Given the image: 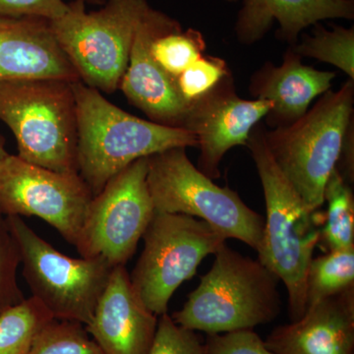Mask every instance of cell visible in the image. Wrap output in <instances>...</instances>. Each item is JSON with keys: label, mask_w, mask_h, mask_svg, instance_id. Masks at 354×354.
Segmentation results:
<instances>
[{"label": "cell", "mask_w": 354, "mask_h": 354, "mask_svg": "<svg viewBox=\"0 0 354 354\" xmlns=\"http://www.w3.org/2000/svg\"><path fill=\"white\" fill-rule=\"evenodd\" d=\"M78 127V174L97 195L128 165L174 148L198 147L180 127L142 120L111 104L100 91L73 82Z\"/></svg>", "instance_id": "obj_1"}, {"label": "cell", "mask_w": 354, "mask_h": 354, "mask_svg": "<svg viewBox=\"0 0 354 354\" xmlns=\"http://www.w3.org/2000/svg\"><path fill=\"white\" fill-rule=\"evenodd\" d=\"M256 125L246 147L259 174L266 203V220L258 259L286 286L291 322L306 311V277L320 241L315 213L293 188L274 158Z\"/></svg>", "instance_id": "obj_2"}, {"label": "cell", "mask_w": 354, "mask_h": 354, "mask_svg": "<svg viewBox=\"0 0 354 354\" xmlns=\"http://www.w3.org/2000/svg\"><path fill=\"white\" fill-rule=\"evenodd\" d=\"M211 270L179 311L171 315L185 329L207 335L253 330L281 311L279 279L259 259L223 244Z\"/></svg>", "instance_id": "obj_3"}, {"label": "cell", "mask_w": 354, "mask_h": 354, "mask_svg": "<svg viewBox=\"0 0 354 354\" xmlns=\"http://www.w3.org/2000/svg\"><path fill=\"white\" fill-rule=\"evenodd\" d=\"M0 120L12 131L18 157L64 174H78L73 82L28 79L0 83Z\"/></svg>", "instance_id": "obj_4"}, {"label": "cell", "mask_w": 354, "mask_h": 354, "mask_svg": "<svg viewBox=\"0 0 354 354\" xmlns=\"http://www.w3.org/2000/svg\"><path fill=\"white\" fill-rule=\"evenodd\" d=\"M354 80L328 91L290 127L264 129L268 149L307 208L324 205V189L337 167L344 134L353 120Z\"/></svg>", "instance_id": "obj_5"}, {"label": "cell", "mask_w": 354, "mask_h": 354, "mask_svg": "<svg viewBox=\"0 0 354 354\" xmlns=\"http://www.w3.org/2000/svg\"><path fill=\"white\" fill-rule=\"evenodd\" d=\"M59 19L50 22L53 36L81 82L106 94L120 88L138 26L150 9L148 0H106L86 11L74 0Z\"/></svg>", "instance_id": "obj_6"}, {"label": "cell", "mask_w": 354, "mask_h": 354, "mask_svg": "<svg viewBox=\"0 0 354 354\" xmlns=\"http://www.w3.org/2000/svg\"><path fill=\"white\" fill-rule=\"evenodd\" d=\"M153 208L208 223L225 239L259 250L265 220L235 191L221 187L191 162L185 148H174L148 158L147 174Z\"/></svg>", "instance_id": "obj_7"}, {"label": "cell", "mask_w": 354, "mask_h": 354, "mask_svg": "<svg viewBox=\"0 0 354 354\" xmlns=\"http://www.w3.org/2000/svg\"><path fill=\"white\" fill-rule=\"evenodd\" d=\"M32 297L55 320L88 325L113 267L101 259L72 258L37 234L21 216H6Z\"/></svg>", "instance_id": "obj_8"}, {"label": "cell", "mask_w": 354, "mask_h": 354, "mask_svg": "<svg viewBox=\"0 0 354 354\" xmlns=\"http://www.w3.org/2000/svg\"><path fill=\"white\" fill-rule=\"evenodd\" d=\"M142 239L143 251L130 279L141 301L158 317L167 313L172 295L196 274L202 261L227 241L205 221L158 212Z\"/></svg>", "instance_id": "obj_9"}, {"label": "cell", "mask_w": 354, "mask_h": 354, "mask_svg": "<svg viewBox=\"0 0 354 354\" xmlns=\"http://www.w3.org/2000/svg\"><path fill=\"white\" fill-rule=\"evenodd\" d=\"M148 158L128 165L92 201L76 249L81 257L125 266L155 215L147 183Z\"/></svg>", "instance_id": "obj_10"}, {"label": "cell", "mask_w": 354, "mask_h": 354, "mask_svg": "<svg viewBox=\"0 0 354 354\" xmlns=\"http://www.w3.org/2000/svg\"><path fill=\"white\" fill-rule=\"evenodd\" d=\"M92 191L79 174L30 164L17 155L0 162V215L38 216L76 246Z\"/></svg>", "instance_id": "obj_11"}, {"label": "cell", "mask_w": 354, "mask_h": 354, "mask_svg": "<svg viewBox=\"0 0 354 354\" xmlns=\"http://www.w3.org/2000/svg\"><path fill=\"white\" fill-rule=\"evenodd\" d=\"M272 108L270 102L239 97L232 74L192 102L183 128L196 136L198 169L213 180L220 178V165L225 153L234 147L246 146L254 127Z\"/></svg>", "instance_id": "obj_12"}, {"label": "cell", "mask_w": 354, "mask_h": 354, "mask_svg": "<svg viewBox=\"0 0 354 354\" xmlns=\"http://www.w3.org/2000/svg\"><path fill=\"white\" fill-rule=\"evenodd\" d=\"M176 22L167 14L150 7L135 34L118 90L153 122L183 128L190 106L179 94L176 79L160 68L150 50L156 37Z\"/></svg>", "instance_id": "obj_13"}, {"label": "cell", "mask_w": 354, "mask_h": 354, "mask_svg": "<svg viewBox=\"0 0 354 354\" xmlns=\"http://www.w3.org/2000/svg\"><path fill=\"white\" fill-rule=\"evenodd\" d=\"M158 320L140 299L125 266H118L85 328L106 354H148Z\"/></svg>", "instance_id": "obj_14"}, {"label": "cell", "mask_w": 354, "mask_h": 354, "mask_svg": "<svg viewBox=\"0 0 354 354\" xmlns=\"http://www.w3.org/2000/svg\"><path fill=\"white\" fill-rule=\"evenodd\" d=\"M28 79L80 81L48 21L0 16V83Z\"/></svg>", "instance_id": "obj_15"}, {"label": "cell", "mask_w": 354, "mask_h": 354, "mask_svg": "<svg viewBox=\"0 0 354 354\" xmlns=\"http://www.w3.org/2000/svg\"><path fill=\"white\" fill-rule=\"evenodd\" d=\"M265 344L277 354H354V286L279 326Z\"/></svg>", "instance_id": "obj_16"}, {"label": "cell", "mask_w": 354, "mask_h": 354, "mask_svg": "<svg viewBox=\"0 0 354 354\" xmlns=\"http://www.w3.org/2000/svg\"><path fill=\"white\" fill-rule=\"evenodd\" d=\"M301 59L290 48L279 66L267 62L251 76L248 90L254 99L272 104L265 118L272 129L290 127L302 118L314 100L330 90L337 76L305 65Z\"/></svg>", "instance_id": "obj_17"}, {"label": "cell", "mask_w": 354, "mask_h": 354, "mask_svg": "<svg viewBox=\"0 0 354 354\" xmlns=\"http://www.w3.org/2000/svg\"><path fill=\"white\" fill-rule=\"evenodd\" d=\"M332 19H354V0H243L235 22L239 43L261 41L278 23L277 38L293 46L307 28Z\"/></svg>", "instance_id": "obj_18"}, {"label": "cell", "mask_w": 354, "mask_h": 354, "mask_svg": "<svg viewBox=\"0 0 354 354\" xmlns=\"http://www.w3.org/2000/svg\"><path fill=\"white\" fill-rule=\"evenodd\" d=\"M324 203L328 209L326 223L320 230V241L326 252L354 248V196L337 167L332 171L325 189Z\"/></svg>", "instance_id": "obj_19"}, {"label": "cell", "mask_w": 354, "mask_h": 354, "mask_svg": "<svg viewBox=\"0 0 354 354\" xmlns=\"http://www.w3.org/2000/svg\"><path fill=\"white\" fill-rule=\"evenodd\" d=\"M313 27L310 34L300 35L301 41L291 50L299 57L334 65L354 80V28L332 24L328 29L320 23Z\"/></svg>", "instance_id": "obj_20"}, {"label": "cell", "mask_w": 354, "mask_h": 354, "mask_svg": "<svg viewBox=\"0 0 354 354\" xmlns=\"http://www.w3.org/2000/svg\"><path fill=\"white\" fill-rule=\"evenodd\" d=\"M53 320L32 297L7 310L0 315V354H29L37 335Z\"/></svg>", "instance_id": "obj_21"}, {"label": "cell", "mask_w": 354, "mask_h": 354, "mask_svg": "<svg viewBox=\"0 0 354 354\" xmlns=\"http://www.w3.org/2000/svg\"><path fill=\"white\" fill-rule=\"evenodd\" d=\"M354 286V248L312 259L306 277V309Z\"/></svg>", "instance_id": "obj_22"}, {"label": "cell", "mask_w": 354, "mask_h": 354, "mask_svg": "<svg viewBox=\"0 0 354 354\" xmlns=\"http://www.w3.org/2000/svg\"><path fill=\"white\" fill-rule=\"evenodd\" d=\"M151 55L160 68L172 78L204 57L206 41L198 30H184L176 20L174 24L160 32L151 44Z\"/></svg>", "instance_id": "obj_23"}, {"label": "cell", "mask_w": 354, "mask_h": 354, "mask_svg": "<svg viewBox=\"0 0 354 354\" xmlns=\"http://www.w3.org/2000/svg\"><path fill=\"white\" fill-rule=\"evenodd\" d=\"M29 354H106L83 324L55 320L37 335Z\"/></svg>", "instance_id": "obj_24"}, {"label": "cell", "mask_w": 354, "mask_h": 354, "mask_svg": "<svg viewBox=\"0 0 354 354\" xmlns=\"http://www.w3.org/2000/svg\"><path fill=\"white\" fill-rule=\"evenodd\" d=\"M230 68L225 60L216 57H202L184 70L176 79L177 88L183 101L190 106L203 95L208 94L228 75Z\"/></svg>", "instance_id": "obj_25"}, {"label": "cell", "mask_w": 354, "mask_h": 354, "mask_svg": "<svg viewBox=\"0 0 354 354\" xmlns=\"http://www.w3.org/2000/svg\"><path fill=\"white\" fill-rule=\"evenodd\" d=\"M19 250L6 216L0 215V315L24 300L17 279Z\"/></svg>", "instance_id": "obj_26"}, {"label": "cell", "mask_w": 354, "mask_h": 354, "mask_svg": "<svg viewBox=\"0 0 354 354\" xmlns=\"http://www.w3.org/2000/svg\"><path fill=\"white\" fill-rule=\"evenodd\" d=\"M148 354H204V342L195 330L181 327L165 313L158 317L157 332Z\"/></svg>", "instance_id": "obj_27"}, {"label": "cell", "mask_w": 354, "mask_h": 354, "mask_svg": "<svg viewBox=\"0 0 354 354\" xmlns=\"http://www.w3.org/2000/svg\"><path fill=\"white\" fill-rule=\"evenodd\" d=\"M204 354H277L253 330H239L207 335Z\"/></svg>", "instance_id": "obj_28"}, {"label": "cell", "mask_w": 354, "mask_h": 354, "mask_svg": "<svg viewBox=\"0 0 354 354\" xmlns=\"http://www.w3.org/2000/svg\"><path fill=\"white\" fill-rule=\"evenodd\" d=\"M64 0H0V16L13 18H38L53 22L68 11Z\"/></svg>", "instance_id": "obj_29"}, {"label": "cell", "mask_w": 354, "mask_h": 354, "mask_svg": "<svg viewBox=\"0 0 354 354\" xmlns=\"http://www.w3.org/2000/svg\"><path fill=\"white\" fill-rule=\"evenodd\" d=\"M354 118L349 123L337 160V169L349 185L354 181Z\"/></svg>", "instance_id": "obj_30"}, {"label": "cell", "mask_w": 354, "mask_h": 354, "mask_svg": "<svg viewBox=\"0 0 354 354\" xmlns=\"http://www.w3.org/2000/svg\"><path fill=\"white\" fill-rule=\"evenodd\" d=\"M9 155L6 148V138L0 133V162Z\"/></svg>", "instance_id": "obj_31"}, {"label": "cell", "mask_w": 354, "mask_h": 354, "mask_svg": "<svg viewBox=\"0 0 354 354\" xmlns=\"http://www.w3.org/2000/svg\"><path fill=\"white\" fill-rule=\"evenodd\" d=\"M80 1H83L85 4L88 3L93 4V6H102L106 3V0H80Z\"/></svg>", "instance_id": "obj_32"}, {"label": "cell", "mask_w": 354, "mask_h": 354, "mask_svg": "<svg viewBox=\"0 0 354 354\" xmlns=\"http://www.w3.org/2000/svg\"><path fill=\"white\" fill-rule=\"evenodd\" d=\"M225 1H227V2H236L237 0H225Z\"/></svg>", "instance_id": "obj_33"}]
</instances>
